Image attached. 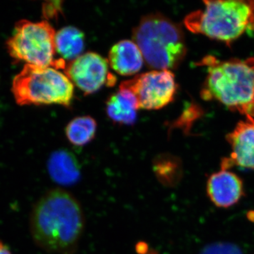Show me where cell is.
I'll return each instance as SVG.
<instances>
[{
    "label": "cell",
    "mask_w": 254,
    "mask_h": 254,
    "mask_svg": "<svg viewBox=\"0 0 254 254\" xmlns=\"http://www.w3.org/2000/svg\"><path fill=\"white\" fill-rule=\"evenodd\" d=\"M97 123L90 116L78 117L71 120L66 127V136L70 143L76 146H83L94 138Z\"/></svg>",
    "instance_id": "16"
},
{
    "label": "cell",
    "mask_w": 254,
    "mask_h": 254,
    "mask_svg": "<svg viewBox=\"0 0 254 254\" xmlns=\"http://www.w3.org/2000/svg\"><path fill=\"white\" fill-rule=\"evenodd\" d=\"M139 109L136 97L129 90L120 86V89L108 98L106 112L114 123L121 125H132L137 119Z\"/></svg>",
    "instance_id": "13"
},
{
    "label": "cell",
    "mask_w": 254,
    "mask_h": 254,
    "mask_svg": "<svg viewBox=\"0 0 254 254\" xmlns=\"http://www.w3.org/2000/svg\"><path fill=\"white\" fill-rule=\"evenodd\" d=\"M207 193L214 204L220 208H229L236 204L243 196V182L236 174L221 170L209 177Z\"/></svg>",
    "instance_id": "10"
},
{
    "label": "cell",
    "mask_w": 254,
    "mask_h": 254,
    "mask_svg": "<svg viewBox=\"0 0 254 254\" xmlns=\"http://www.w3.org/2000/svg\"><path fill=\"white\" fill-rule=\"evenodd\" d=\"M133 38L145 63L155 70L171 71L180 64L187 54L182 28L161 14L142 18L133 29Z\"/></svg>",
    "instance_id": "3"
},
{
    "label": "cell",
    "mask_w": 254,
    "mask_h": 254,
    "mask_svg": "<svg viewBox=\"0 0 254 254\" xmlns=\"http://www.w3.org/2000/svg\"><path fill=\"white\" fill-rule=\"evenodd\" d=\"M136 251L138 254H148L149 252L148 245L145 242H138L136 246Z\"/></svg>",
    "instance_id": "19"
},
{
    "label": "cell",
    "mask_w": 254,
    "mask_h": 254,
    "mask_svg": "<svg viewBox=\"0 0 254 254\" xmlns=\"http://www.w3.org/2000/svg\"><path fill=\"white\" fill-rule=\"evenodd\" d=\"M47 169L51 180L61 186H72L81 179L77 159L68 150L53 152L47 162Z\"/></svg>",
    "instance_id": "11"
},
{
    "label": "cell",
    "mask_w": 254,
    "mask_h": 254,
    "mask_svg": "<svg viewBox=\"0 0 254 254\" xmlns=\"http://www.w3.org/2000/svg\"><path fill=\"white\" fill-rule=\"evenodd\" d=\"M55 50L64 61L71 62L81 56L85 48V37L81 30L66 26L55 35Z\"/></svg>",
    "instance_id": "14"
},
{
    "label": "cell",
    "mask_w": 254,
    "mask_h": 254,
    "mask_svg": "<svg viewBox=\"0 0 254 254\" xmlns=\"http://www.w3.org/2000/svg\"><path fill=\"white\" fill-rule=\"evenodd\" d=\"M35 244L50 253L73 254L84 229V217L76 198L55 189L36 202L30 215Z\"/></svg>",
    "instance_id": "1"
},
{
    "label": "cell",
    "mask_w": 254,
    "mask_h": 254,
    "mask_svg": "<svg viewBox=\"0 0 254 254\" xmlns=\"http://www.w3.org/2000/svg\"><path fill=\"white\" fill-rule=\"evenodd\" d=\"M200 254H242V252L232 244L216 243L208 245Z\"/></svg>",
    "instance_id": "17"
},
{
    "label": "cell",
    "mask_w": 254,
    "mask_h": 254,
    "mask_svg": "<svg viewBox=\"0 0 254 254\" xmlns=\"http://www.w3.org/2000/svg\"><path fill=\"white\" fill-rule=\"evenodd\" d=\"M226 138L232 151L229 158L222 160L221 170H227L233 166L254 170V119L246 117Z\"/></svg>",
    "instance_id": "9"
},
{
    "label": "cell",
    "mask_w": 254,
    "mask_h": 254,
    "mask_svg": "<svg viewBox=\"0 0 254 254\" xmlns=\"http://www.w3.org/2000/svg\"><path fill=\"white\" fill-rule=\"evenodd\" d=\"M148 254H158L155 250H150Z\"/></svg>",
    "instance_id": "21"
},
{
    "label": "cell",
    "mask_w": 254,
    "mask_h": 254,
    "mask_svg": "<svg viewBox=\"0 0 254 254\" xmlns=\"http://www.w3.org/2000/svg\"><path fill=\"white\" fill-rule=\"evenodd\" d=\"M0 254H12L9 246L0 240Z\"/></svg>",
    "instance_id": "20"
},
{
    "label": "cell",
    "mask_w": 254,
    "mask_h": 254,
    "mask_svg": "<svg viewBox=\"0 0 254 254\" xmlns=\"http://www.w3.org/2000/svg\"><path fill=\"white\" fill-rule=\"evenodd\" d=\"M153 170L158 182L164 187H173L181 180V160L170 153H161L153 160Z\"/></svg>",
    "instance_id": "15"
},
{
    "label": "cell",
    "mask_w": 254,
    "mask_h": 254,
    "mask_svg": "<svg viewBox=\"0 0 254 254\" xmlns=\"http://www.w3.org/2000/svg\"><path fill=\"white\" fill-rule=\"evenodd\" d=\"M11 91L20 105L67 107L72 102L74 86L66 74L56 68L26 64L13 80Z\"/></svg>",
    "instance_id": "5"
},
{
    "label": "cell",
    "mask_w": 254,
    "mask_h": 254,
    "mask_svg": "<svg viewBox=\"0 0 254 254\" xmlns=\"http://www.w3.org/2000/svg\"><path fill=\"white\" fill-rule=\"evenodd\" d=\"M207 71L201 98L254 118V58L220 60L208 55L196 63Z\"/></svg>",
    "instance_id": "2"
},
{
    "label": "cell",
    "mask_w": 254,
    "mask_h": 254,
    "mask_svg": "<svg viewBox=\"0 0 254 254\" xmlns=\"http://www.w3.org/2000/svg\"><path fill=\"white\" fill-rule=\"evenodd\" d=\"M55 33L48 21L31 22L21 20L15 26L13 35L6 42L10 56L16 62L40 67L64 68L65 61L55 59Z\"/></svg>",
    "instance_id": "6"
},
{
    "label": "cell",
    "mask_w": 254,
    "mask_h": 254,
    "mask_svg": "<svg viewBox=\"0 0 254 254\" xmlns=\"http://www.w3.org/2000/svg\"><path fill=\"white\" fill-rule=\"evenodd\" d=\"M63 1H47L43 4V14L47 19L56 18L63 11Z\"/></svg>",
    "instance_id": "18"
},
{
    "label": "cell",
    "mask_w": 254,
    "mask_h": 254,
    "mask_svg": "<svg viewBox=\"0 0 254 254\" xmlns=\"http://www.w3.org/2000/svg\"><path fill=\"white\" fill-rule=\"evenodd\" d=\"M143 55L133 41L124 40L114 45L108 55V63L113 69L123 76L135 74L143 64Z\"/></svg>",
    "instance_id": "12"
},
{
    "label": "cell",
    "mask_w": 254,
    "mask_h": 254,
    "mask_svg": "<svg viewBox=\"0 0 254 254\" xmlns=\"http://www.w3.org/2000/svg\"><path fill=\"white\" fill-rule=\"evenodd\" d=\"M108 64V60L100 55L87 53L68 63L64 71L71 83L84 94H92L105 85L113 86L116 83Z\"/></svg>",
    "instance_id": "8"
},
{
    "label": "cell",
    "mask_w": 254,
    "mask_h": 254,
    "mask_svg": "<svg viewBox=\"0 0 254 254\" xmlns=\"http://www.w3.org/2000/svg\"><path fill=\"white\" fill-rule=\"evenodd\" d=\"M204 8L185 18L190 31L227 43L254 31V1H204Z\"/></svg>",
    "instance_id": "4"
},
{
    "label": "cell",
    "mask_w": 254,
    "mask_h": 254,
    "mask_svg": "<svg viewBox=\"0 0 254 254\" xmlns=\"http://www.w3.org/2000/svg\"><path fill=\"white\" fill-rule=\"evenodd\" d=\"M120 86L133 93L139 109L159 110L173 101L177 85L170 70H153L124 81Z\"/></svg>",
    "instance_id": "7"
}]
</instances>
